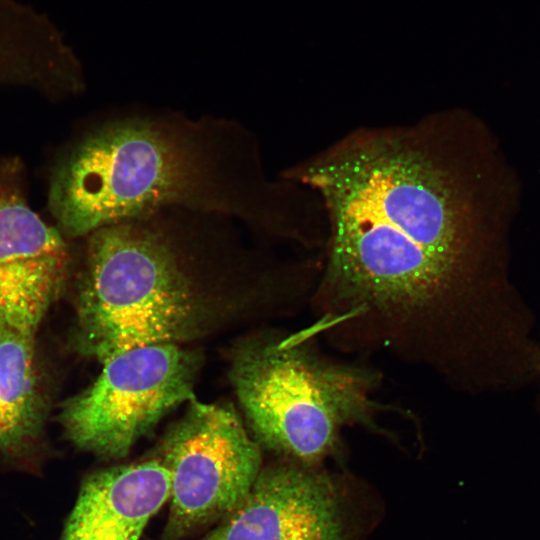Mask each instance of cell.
<instances>
[{
  "label": "cell",
  "mask_w": 540,
  "mask_h": 540,
  "mask_svg": "<svg viewBox=\"0 0 540 540\" xmlns=\"http://www.w3.org/2000/svg\"><path fill=\"white\" fill-rule=\"evenodd\" d=\"M282 178L310 190L325 237L309 327L463 392L524 368L537 340L510 276L520 182L495 135L447 108L356 129Z\"/></svg>",
  "instance_id": "1"
},
{
  "label": "cell",
  "mask_w": 540,
  "mask_h": 540,
  "mask_svg": "<svg viewBox=\"0 0 540 540\" xmlns=\"http://www.w3.org/2000/svg\"><path fill=\"white\" fill-rule=\"evenodd\" d=\"M49 205L68 236L168 210L231 217L305 245L313 195L264 171L258 141L215 118L130 116L86 137L54 173Z\"/></svg>",
  "instance_id": "2"
},
{
  "label": "cell",
  "mask_w": 540,
  "mask_h": 540,
  "mask_svg": "<svg viewBox=\"0 0 540 540\" xmlns=\"http://www.w3.org/2000/svg\"><path fill=\"white\" fill-rule=\"evenodd\" d=\"M210 215L157 212L89 236L76 343L100 363L127 350L193 341L232 324L257 300L254 262ZM271 279V278H270Z\"/></svg>",
  "instance_id": "3"
},
{
  "label": "cell",
  "mask_w": 540,
  "mask_h": 540,
  "mask_svg": "<svg viewBox=\"0 0 540 540\" xmlns=\"http://www.w3.org/2000/svg\"><path fill=\"white\" fill-rule=\"evenodd\" d=\"M306 330L238 342L229 375L252 437L283 460L310 466L340 446L345 426L375 428L376 375L323 355Z\"/></svg>",
  "instance_id": "4"
},
{
  "label": "cell",
  "mask_w": 540,
  "mask_h": 540,
  "mask_svg": "<svg viewBox=\"0 0 540 540\" xmlns=\"http://www.w3.org/2000/svg\"><path fill=\"white\" fill-rule=\"evenodd\" d=\"M153 454L169 471V512L158 540H190L228 516L262 468V448L233 407L196 398Z\"/></svg>",
  "instance_id": "5"
},
{
  "label": "cell",
  "mask_w": 540,
  "mask_h": 540,
  "mask_svg": "<svg viewBox=\"0 0 540 540\" xmlns=\"http://www.w3.org/2000/svg\"><path fill=\"white\" fill-rule=\"evenodd\" d=\"M97 379L61 412L67 439L105 460L126 457L171 410L195 399L200 356L179 344H153L103 362Z\"/></svg>",
  "instance_id": "6"
},
{
  "label": "cell",
  "mask_w": 540,
  "mask_h": 540,
  "mask_svg": "<svg viewBox=\"0 0 540 540\" xmlns=\"http://www.w3.org/2000/svg\"><path fill=\"white\" fill-rule=\"evenodd\" d=\"M190 540H353L344 499L327 474L288 460L263 466L244 500Z\"/></svg>",
  "instance_id": "7"
},
{
  "label": "cell",
  "mask_w": 540,
  "mask_h": 540,
  "mask_svg": "<svg viewBox=\"0 0 540 540\" xmlns=\"http://www.w3.org/2000/svg\"><path fill=\"white\" fill-rule=\"evenodd\" d=\"M67 245L12 184L0 183V323L37 330L66 278Z\"/></svg>",
  "instance_id": "8"
},
{
  "label": "cell",
  "mask_w": 540,
  "mask_h": 540,
  "mask_svg": "<svg viewBox=\"0 0 540 540\" xmlns=\"http://www.w3.org/2000/svg\"><path fill=\"white\" fill-rule=\"evenodd\" d=\"M169 494V471L153 455L93 471L81 482L59 540H139Z\"/></svg>",
  "instance_id": "9"
},
{
  "label": "cell",
  "mask_w": 540,
  "mask_h": 540,
  "mask_svg": "<svg viewBox=\"0 0 540 540\" xmlns=\"http://www.w3.org/2000/svg\"><path fill=\"white\" fill-rule=\"evenodd\" d=\"M36 331L0 323V455L31 471L42 430Z\"/></svg>",
  "instance_id": "10"
},
{
  "label": "cell",
  "mask_w": 540,
  "mask_h": 540,
  "mask_svg": "<svg viewBox=\"0 0 540 540\" xmlns=\"http://www.w3.org/2000/svg\"><path fill=\"white\" fill-rule=\"evenodd\" d=\"M537 381H538V382L540 383V372H539V375H538Z\"/></svg>",
  "instance_id": "11"
}]
</instances>
